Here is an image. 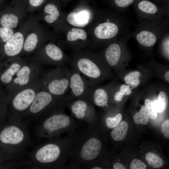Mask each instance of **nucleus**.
Returning <instances> with one entry per match:
<instances>
[{"label": "nucleus", "instance_id": "nucleus-1", "mask_svg": "<svg viewBox=\"0 0 169 169\" xmlns=\"http://www.w3.org/2000/svg\"><path fill=\"white\" fill-rule=\"evenodd\" d=\"M79 131L77 130L64 137L48 139L34 148L23 165L33 168H66L70 149Z\"/></svg>", "mask_w": 169, "mask_h": 169}, {"label": "nucleus", "instance_id": "nucleus-2", "mask_svg": "<svg viewBox=\"0 0 169 169\" xmlns=\"http://www.w3.org/2000/svg\"><path fill=\"white\" fill-rule=\"evenodd\" d=\"M96 120L88 124L82 131H79L78 136L72 146L69 153V161L66 168H84L98 159L103 148L101 140L98 136Z\"/></svg>", "mask_w": 169, "mask_h": 169}, {"label": "nucleus", "instance_id": "nucleus-3", "mask_svg": "<svg viewBox=\"0 0 169 169\" xmlns=\"http://www.w3.org/2000/svg\"><path fill=\"white\" fill-rule=\"evenodd\" d=\"M91 46L107 44L128 31L125 18L117 12L97 11L89 27Z\"/></svg>", "mask_w": 169, "mask_h": 169}, {"label": "nucleus", "instance_id": "nucleus-4", "mask_svg": "<svg viewBox=\"0 0 169 169\" xmlns=\"http://www.w3.org/2000/svg\"><path fill=\"white\" fill-rule=\"evenodd\" d=\"M10 120L0 132V142L6 146L7 157L14 161L22 158L32 145L28 123L23 119Z\"/></svg>", "mask_w": 169, "mask_h": 169}, {"label": "nucleus", "instance_id": "nucleus-5", "mask_svg": "<svg viewBox=\"0 0 169 169\" xmlns=\"http://www.w3.org/2000/svg\"><path fill=\"white\" fill-rule=\"evenodd\" d=\"M74 99L70 95L56 96L41 89L23 119L28 124L38 122L57 110L67 107Z\"/></svg>", "mask_w": 169, "mask_h": 169}, {"label": "nucleus", "instance_id": "nucleus-6", "mask_svg": "<svg viewBox=\"0 0 169 169\" xmlns=\"http://www.w3.org/2000/svg\"><path fill=\"white\" fill-rule=\"evenodd\" d=\"M72 68L96 85L108 75V70L101 57L87 50L75 52L70 60Z\"/></svg>", "mask_w": 169, "mask_h": 169}, {"label": "nucleus", "instance_id": "nucleus-7", "mask_svg": "<svg viewBox=\"0 0 169 169\" xmlns=\"http://www.w3.org/2000/svg\"><path fill=\"white\" fill-rule=\"evenodd\" d=\"M61 108L38 123L35 130L36 137L48 139L60 136L64 133H70L77 130L78 122L67 115Z\"/></svg>", "mask_w": 169, "mask_h": 169}, {"label": "nucleus", "instance_id": "nucleus-8", "mask_svg": "<svg viewBox=\"0 0 169 169\" xmlns=\"http://www.w3.org/2000/svg\"><path fill=\"white\" fill-rule=\"evenodd\" d=\"M41 87V78L27 86L9 93L8 102L10 106L9 120L23 118Z\"/></svg>", "mask_w": 169, "mask_h": 169}, {"label": "nucleus", "instance_id": "nucleus-9", "mask_svg": "<svg viewBox=\"0 0 169 169\" xmlns=\"http://www.w3.org/2000/svg\"><path fill=\"white\" fill-rule=\"evenodd\" d=\"M169 17L157 22L140 23L131 33L138 44L146 49L152 47L162 35L169 29Z\"/></svg>", "mask_w": 169, "mask_h": 169}, {"label": "nucleus", "instance_id": "nucleus-10", "mask_svg": "<svg viewBox=\"0 0 169 169\" xmlns=\"http://www.w3.org/2000/svg\"><path fill=\"white\" fill-rule=\"evenodd\" d=\"M70 70L57 67L43 72L41 89L56 96H64L69 89Z\"/></svg>", "mask_w": 169, "mask_h": 169}, {"label": "nucleus", "instance_id": "nucleus-11", "mask_svg": "<svg viewBox=\"0 0 169 169\" xmlns=\"http://www.w3.org/2000/svg\"><path fill=\"white\" fill-rule=\"evenodd\" d=\"M30 59L42 64L64 67L70 61L61 46L49 41L33 54Z\"/></svg>", "mask_w": 169, "mask_h": 169}, {"label": "nucleus", "instance_id": "nucleus-12", "mask_svg": "<svg viewBox=\"0 0 169 169\" xmlns=\"http://www.w3.org/2000/svg\"><path fill=\"white\" fill-rule=\"evenodd\" d=\"M38 21L36 16H28L18 28L12 37L3 44V52L8 59L21 56L26 36Z\"/></svg>", "mask_w": 169, "mask_h": 169}, {"label": "nucleus", "instance_id": "nucleus-13", "mask_svg": "<svg viewBox=\"0 0 169 169\" xmlns=\"http://www.w3.org/2000/svg\"><path fill=\"white\" fill-rule=\"evenodd\" d=\"M43 64L30 59L21 68L8 85L10 93L27 86L41 78Z\"/></svg>", "mask_w": 169, "mask_h": 169}, {"label": "nucleus", "instance_id": "nucleus-14", "mask_svg": "<svg viewBox=\"0 0 169 169\" xmlns=\"http://www.w3.org/2000/svg\"><path fill=\"white\" fill-rule=\"evenodd\" d=\"M133 5L140 23L158 22L169 16V3L160 6L148 0H137Z\"/></svg>", "mask_w": 169, "mask_h": 169}, {"label": "nucleus", "instance_id": "nucleus-15", "mask_svg": "<svg viewBox=\"0 0 169 169\" xmlns=\"http://www.w3.org/2000/svg\"><path fill=\"white\" fill-rule=\"evenodd\" d=\"M56 36L38 21L27 35L21 55L33 54L47 42L55 40Z\"/></svg>", "mask_w": 169, "mask_h": 169}, {"label": "nucleus", "instance_id": "nucleus-16", "mask_svg": "<svg viewBox=\"0 0 169 169\" xmlns=\"http://www.w3.org/2000/svg\"><path fill=\"white\" fill-rule=\"evenodd\" d=\"M131 37V32L128 31L106 45L100 56L107 65L114 67L122 59L129 58L126 44Z\"/></svg>", "mask_w": 169, "mask_h": 169}, {"label": "nucleus", "instance_id": "nucleus-17", "mask_svg": "<svg viewBox=\"0 0 169 169\" xmlns=\"http://www.w3.org/2000/svg\"><path fill=\"white\" fill-rule=\"evenodd\" d=\"M59 32L65 34L64 39L61 45L68 47L75 52L84 50L85 48L91 46L88 33L83 28L69 26L64 24Z\"/></svg>", "mask_w": 169, "mask_h": 169}, {"label": "nucleus", "instance_id": "nucleus-18", "mask_svg": "<svg viewBox=\"0 0 169 169\" xmlns=\"http://www.w3.org/2000/svg\"><path fill=\"white\" fill-rule=\"evenodd\" d=\"M28 14L25 0L12 3V5L0 16V24L5 28L17 29L28 16Z\"/></svg>", "mask_w": 169, "mask_h": 169}, {"label": "nucleus", "instance_id": "nucleus-19", "mask_svg": "<svg viewBox=\"0 0 169 169\" xmlns=\"http://www.w3.org/2000/svg\"><path fill=\"white\" fill-rule=\"evenodd\" d=\"M97 12L86 7H78L69 13L64 14L63 23L81 28L89 26L95 19Z\"/></svg>", "mask_w": 169, "mask_h": 169}, {"label": "nucleus", "instance_id": "nucleus-20", "mask_svg": "<svg viewBox=\"0 0 169 169\" xmlns=\"http://www.w3.org/2000/svg\"><path fill=\"white\" fill-rule=\"evenodd\" d=\"M94 86L76 70L72 68L70 70L69 89L70 90V95L74 99L89 101L90 92Z\"/></svg>", "mask_w": 169, "mask_h": 169}, {"label": "nucleus", "instance_id": "nucleus-21", "mask_svg": "<svg viewBox=\"0 0 169 169\" xmlns=\"http://www.w3.org/2000/svg\"><path fill=\"white\" fill-rule=\"evenodd\" d=\"M64 15L56 0H52L46 3L41 12L36 16L38 21L42 20L52 27L56 33L63 23Z\"/></svg>", "mask_w": 169, "mask_h": 169}, {"label": "nucleus", "instance_id": "nucleus-22", "mask_svg": "<svg viewBox=\"0 0 169 169\" xmlns=\"http://www.w3.org/2000/svg\"><path fill=\"white\" fill-rule=\"evenodd\" d=\"M72 115L78 120L90 125L96 120L95 108L92 104L85 100L74 99L67 104Z\"/></svg>", "mask_w": 169, "mask_h": 169}, {"label": "nucleus", "instance_id": "nucleus-23", "mask_svg": "<svg viewBox=\"0 0 169 169\" xmlns=\"http://www.w3.org/2000/svg\"><path fill=\"white\" fill-rule=\"evenodd\" d=\"M19 56L8 59L6 69L0 76V80L3 84L9 85L27 60Z\"/></svg>", "mask_w": 169, "mask_h": 169}, {"label": "nucleus", "instance_id": "nucleus-24", "mask_svg": "<svg viewBox=\"0 0 169 169\" xmlns=\"http://www.w3.org/2000/svg\"><path fill=\"white\" fill-rule=\"evenodd\" d=\"M106 90L96 85L92 87L89 95V102L100 107H107L109 96Z\"/></svg>", "mask_w": 169, "mask_h": 169}, {"label": "nucleus", "instance_id": "nucleus-25", "mask_svg": "<svg viewBox=\"0 0 169 169\" xmlns=\"http://www.w3.org/2000/svg\"><path fill=\"white\" fill-rule=\"evenodd\" d=\"M128 128V125L126 121L120 122L113 128L110 134L112 138L116 141L123 140L126 136Z\"/></svg>", "mask_w": 169, "mask_h": 169}, {"label": "nucleus", "instance_id": "nucleus-26", "mask_svg": "<svg viewBox=\"0 0 169 169\" xmlns=\"http://www.w3.org/2000/svg\"><path fill=\"white\" fill-rule=\"evenodd\" d=\"M141 73L138 71H134L129 73L124 77V80L126 84L131 87L135 88L140 84V78Z\"/></svg>", "mask_w": 169, "mask_h": 169}, {"label": "nucleus", "instance_id": "nucleus-27", "mask_svg": "<svg viewBox=\"0 0 169 169\" xmlns=\"http://www.w3.org/2000/svg\"><path fill=\"white\" fill-rule=\"evenodd\" d=\"M150 116L145 105H142L139 112L136 113L133 116L135 123L143 125L146 124L150 119Z\"/></svg>", "mask_w": 169, "mask_h": 169}, {"label": "nucleus", "instance_id": "nucleus-28", "mask_svg": "<svg viewBox=\"0 0 169 169\" xmlns=\"http://www.w3.org/2000/svg\"><path fill=\"white\" fill-rule=\"evenodd\" d=\"M137 0H106L111 7L117 10L122 11L133 4Z\"/></svg>", "mask_w": 169, "mask_h": 169}, {"label": "nucleus", "instance_id": "nucleus-29", "mask_svg": "<svg viewBox=\"0 0 169 169\" xmlns=\"http://www.w3.org/2000/svg\"><path fill=\"white\" fill-rule=\"evenodd\" d=\"M154 103L157 112L162 113L167 108L168 104V98L166 93L163 91H160L158 95L157 100Z\"/></svg>", "mask_w": 169, "mask_h": 169}, {"label": "nucleus", "instance_id": "nucleus-30", "mask_svg": "<svg viewBox=\"0 0 169 169\" xmlns=\"http://www.w3.org/2000/svg\"><path fill=\"white\" fill-rule=\"evenodd\" d=\"M160 49L162 55L169 59V29L162 35L159 39Z\"/></svg>", "mask_w": 169, "mask_h": 169}, {"label": "nucleus", "instance_id": "nucleus-31", "mask_svg": "<svg viewBox=\"0 0 169 169\" xmlns=\"http://www.w3.org/2000/svg\"><path fill=\"white\" fill-rule=\"evenodd\" d=\"M28 13H33L43 7L48 0H25Z\"/></svg>", "mask_w": 169, "mask_h": 169}, {"label": "nucleus", "instance_id": "nucleus-32", "mask_svg": "<svg viewBox=\"0 0 169 169\" xmlns=\"http://www.w3.org/2000/svg\"><path fill=\"white\" fill-rule=\"evenodd\" d=\"M145 158L148 164L155 168H160L164 165V162L158 155L151 152L147 153L145 155Z\"/></svg>", "mask_w": 169, "mask_h": 169}, {"label": "nucleus", "instance_id": "nucleus-33", "mask_svg": "<svg viewBox=\"0 0 169 169\" xmlns=\"http://www.w3.org/2000/svg\"><path fill=\"white\" fill-rule=\"evenodd\" d=\"M132 92V90L130 86L126 84H122L120 86L119 90L114 94L113 99L116 101H120L124 95H130Z\"/></svg>", "mask_w": 169, "mask_h": 169}, {"label": "nucleus", "instance_id": "nucleus-34", "mask_svg": "<svg viewBox=\"0 0 169 169\" xmlns=\"http://www.w3.org/2000/svg\"><path fill=\"white\" fill-rule=\"evenodd\" d=\"M17 29L0 27V38L4 43L7 42L13 36Z\"/></svg>", "mask_w": 169, "mask_h": 169}, {"label": "nucleus", "instance_id": "nucleus-35", "mask_svg": "<svg viewBox=\"0 0 169 169\" xmlns=\"http://www.w3.org/2000/svg\"><path fill=\"white\" fill-rule=\"evenodd\" d=\"M122 116L118 113L115 116H108L105 119V123L106 127L109 129H113L118 125L121 121Z\"/></svg>", "mask_w": 169, "mask_h": 169}, {"label": "nucleus", "instance_id": "nucleus-36", "mask_svg": "<svg viewBox=\"0 0 169 169\" xmlns=\"http://www.w3.org/2000/svg\"><path fill=\"white\" fill-rule=\"evenodd\" d=\"M145 104L150 118L153 119H155L157 117L158 112L154 102L149 99H146L145 100Z\"/></svg>", "mask_w": 169, "mask_h": 169}, {"label": "nucleus", "instance_id": "nucleus-37", "mask_svg": "<svg viewBox=\"0 0 169 169\" xmlns=\"http://www.w3.org/2000/svg\"><path fill=\"white\" fill-rule=\"evenodd\" d=\"M146 167V165L143 161L137 159H133L130 165L131 169H145Z\"/></svg>", "mask_w": 169, "mask_h": 169}, {"label": "nucleus", "instance_id": "nucleus-38", "mask_svg": "<svg viewBox=\"0 0 169 169\" xmlns=\"http://www.w3.org/2000/svg\"><path fill=\"white\" fill-rule=\"evenodd\" d=\"M161 131L164 137L169 138V120H165L162 124L161 127Z\"/></svg>", "mask_w": 169, "mask_h": 169}, {"label": "nucleus", "instance_id": "nucleus-39", "mask_svg": "<svg viewBox=\"0 0 169 169\" xmlns=\"http://www.w3.org/2000/svg\"><path fill=\"white\" fill-rule=\"evenodd\" d=\"M113 168L114 169H125V167L121 163L116 162L113 165Z\"/></svg>", "mask_w": 169, "mask_h": 169}, {"label": "nucleus", "instance_id": "nucleus-40", "mask_svg": "<svg viewBox=\"0 0 169 169\" xmlns=\"http://www.w3.org/2000/svg\"><path fill=\"white\" fill-rule=\"evenodd\" d=\"M156 3L162 5L169 2V0H153Z\"/></svg>", "mask_w": 169, "mask_h": 169}, {"label": "nucleus", "instance_id": "nucleus-41", "mask_svg": "<svg viewBox=\"0 0 169 169\" xmlns=\"http://www.w3.org/2000/svg\"><path fill=\"white\" fill-rule=\"evenodd\" d=\"M165 79L168 82H169V71L166 72L164 75Z\"/></svg>", "mask_w": 169, "mask_h": 169}, {"label": "nucleus", "instance_id": "nucleus-42", "mask_svg": "<svg viewBox=\"0 0 169 169\" xmlns=\"http://www.w3.org/2000/svg\"><path fill=\"white\" fill-rule=\"evenodd\" d=\"M22 0H12V3H15L21 1Z\"/></svg>", "mask_w": 169, "mask_h": 169}, {"label": "nucleus", "instance_id": "nucleus-43", "mask_svg": "<svg viewBox=\"0 0 169 169\" xmlns=\"http://www.w3.org/2000/svg\"></svg>", "mask_w": 169, "mask_h": 169}]
</instances>
